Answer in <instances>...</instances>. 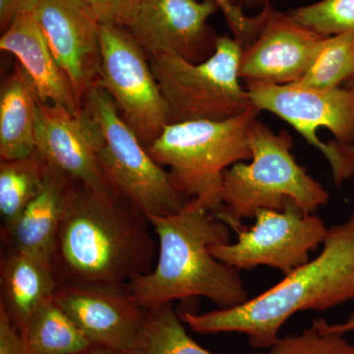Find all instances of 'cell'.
Wrapping results in <instances>:
<instances>
[{
	"label": "cell",
	"instance_id": "8992f818",
	"mask_svg": "<svg viewBox=\"0 0 354 354\" xmlns=\"http://www.w3.org/2000/svg\"><path fill=\"white\" fill-rule=\"evenodd\" d=\"M83 106L95 121L97 160L114 194L147 218L180 211L188 200L120 118L111 95L95 86Z\"/></svg>",
	"mask_w": 354,
	"mask_h": 354
},
{
	"label": "cell",
	"instance_id": "3957f363",
	"mask_svg": "<svg viewBox=\"0 0 354 354\" xmlns=\"http://www.w3.org/2000/svg\"><path fill=\"white\" fill-rule=\"evenodd\" d=\"M148 218L157 235V260L152 271L127 285L140 306L149 310L201 297L230 308L249 299L239 271L209 251L230 242V227L215 214L189 200L176 213Z\"/></svg>",
	"mask_w": 354,
	"mask_h": 354
},
{
	"label": "cell",
	"instance_id": "9c48e42d",
	"mask_svg": "<svg viewBox=\"0 0 354 354\" xmlns=\"http://www.w3.org/2000/svg\"><path fill=\"white\" fill-rule=\"evenodd\" d=\"M101 69L106 91L123 121L148 147L169 125L167 104L145 51L122 26L100 24Z\"/></svg>",
	"mask_w": 354,
	"mask_h": 354
},
{
	"label": "cell",
	"instance_id": "83f0119b",
	"mask_svg": "<svg viewBox=\"0 0 354 354\" xmlns=\"http://www.w3.org/2000/svg\"><path fill=\"white\" fill-rule=\"evenodd\" d=\"M0 354H29L24 337L0 306Z\"/></svg>",
	"mask_w": 354,
	"mask_h": 354
},
{
	"label": "cell",
	"instance_id": "603a6c76",
	"mask_svg": "<svg viewBox=\"0 0 354 354\" xmlns=\"http://www.w3.org/2000/svg\"><path fill=\"white\" fill-rule=\"evenodd\" d=\"M354 73V32L325 38L315 62L299 85L315 88L342 87Z\"/></svg>",
	"mask_w": 354,
	"mask_h": 354
},
{
	"label": "cell",
	"instance_id": "5b68a950",
	"mask_svg": "<svg viewBox=\"0 0 354 354\" xmlns=\"http://www.w3.org/2000/svg\"><path fill=\"white\" fill-rule=\"evenodd\" d=\"M259 113L253 109L232 120L169 124L146 149L158 165L169 167L172 183L188 201L216 214L223 209V174L251 158L250 127Z\"/></svg>",
	"mask_w": 354,
	"mask_h": 354
},
{
	"label": "cell",
	"instance_id": "484cf974",
	"mask_svg": "<svg viewBox=\"0 0 354 354\" xmlns=\"http://www.w3.org/2000/svg\"><path fill=\"white\" fill-rule=\"evenodd\" d=\"M144 0H87L93 15L100 24L125 27L138 11Z\"/></svg>",
	"mask_w": 354,
	"mask_h": 354
},
{
	"label": "cell",
	"instance_id": "4316f807",
	"mask_svg": "<svg viewBox=\"0 0 354 354\" xmlns=\"http://www.w3.org/2000/svg\"><path fill=\"white\" fill-rule=\"evenodd\" d=\"M218 6V10L225 16L230 29L234 37L245 48L257 34L263 21V12L255 16L246 15L245 12L239 10L232 6L228 0H212Z\"/></svg>",
	"mask_w": 354,
	"mask_h": 354
},
{
	"label": "cell",
	"instance_id": "d6a6232c",
	"mask_svg": "<svg viewBox=\"0 0 354 354\" xmlns=\"http://www.w3.org/2000/svg\"><path fill=\"white\" fill-rule=\"evenodd\" d=\"M344 86L348 88H353L354 90V73L353 74V76L348 79V82L344 84Z\"/></svg>",
	"mask_w": 354,
	"mask_h": 354
},
{
	"label": "cell",
	"instance_id": "7a4b0ae2",
	"mask_svg": "<svg viewBox=\"0 0 354 354\" xmlns=\"http://www.w3.org/2000/svg\"><path fill=\"white\" fill-rule=\"evenodd\" d=\"M354 300V214L328 230L321 253L285 274L276 286L237 306L207 313L184 312L181 320L201 335L239 333L254 348L269 349L297 312L324 311Z\"/></svg>",
	"mask_w": 354,
	"mask_h": 354
},
{
	"label": "cell",
	"instance_id": "44dd1931",
	"mask_svg": "<svg viewBox=\"0 0 354 354\" xmlns=\"http://www.w3.org/2000/svg\"><path fill=\"white\" fill-rule=\"evenodd\" d=\"M48 162L39 152L0 164L1 234L15 225L26 207L39 194L46 178Z\"/></svg>",
	"mask_w": 354,
	"mask_h": 354
},
{
	"label": "cell",
	"instance_id": "f1b7e54d",
	"mask_svg": "<svg viewBox=\"0 0 354 354\" xmlns=\"http://www.w3.org/2000/svg\"><path fill=\"white\" fill-rule=\"evenodd\" d=\"M39 0H0V28L6 31L17 16L34 13Z\"/></svg>",
	"mask_w": 354,
	"mask_h": 354
},
{
	"label": "cell",
	"instance_id": "52a82bcc",
	"mask_svg": "<svg viewBox=\"0 0 354 354\" xmlns=\"http://www.w3.org/2000/svg\"><path fill=\"white\" fill-rule=\"evenodd\" d=\"M242 44L223 35L216 50L201 64L176 55L149 58L167 104L169 124L232 120L256 109L239 78Z\"/></svg>",
	"mask_w": 354,
	"mask_h": 354
},
{
	"label": "cell",
	"instance_id": "4dcf8cb0",
	"mask_svg": "<svg viewBox=\"0 0 354 354\" xmlns=\"http://www.w3.org/2000/svg\"><path fill=\"white\" fill-rule=\"evenodd\" d=\"M234 7L245 12L246 9H262L279 0H228Z\"/></svg>",
	"mask_w": 354,
	"mask_h": 354
},
{
	"label": "cell",
	"instance_id": "836d02e7",
	"mask_svg": "<svg viewBox=\"0 0 354 354\" xmlns=\"http://www.w3.org/2000/svg\"><path fill=\"white\" fill-rule=\"evenodd\" d=\"M86 2H87V0H85Z\"/></svg>",
	"mask_w": 354,
	"mask_h": 354
},
{
	"label": "cell",
	"instance_id": "cb8c5ba5",
	"mask_svg": "<svg viewBox=\"0 0 354 354\" xmlns=\"http://www.w3.org/2000/svg\"><path fill=\"white\" fill-rule=\"evenodd\" d=\"M288 13L323 38L354 32V0H320Z\"/></svg>",
	"mask_w": 354,
	"mask_h": 354
},
{
	"label": "cell",
	"instance_id": "ffe728a7",
	"mask_svg": "<svg viewBox=\"0 0 354 354\" xmlns=\"http://www.w3.org/2000/svg\"><path fill=\"white\" fill-rule=\"evenodd\" d=\"M21 335L29 354H74L94 346L53 297L35 311Z\"/></svg>",
	"mask_w": 354,
	"mask_h": 354
},
{
	"label": "cell",
	"instance_id": "1f68e13d",
	"mask_svg": "<svg viewBox=\"0 0 354 354\" xmlns=\"http://www.w3.org/2000/svg\"><path fill=\"white\" fill-rule=\"evenodd\" d=\"M74 354H131L127 353H123V351H115V349H111L109 348H104L101 346H92L90 348L85 349V351H80Z\"/></svg>",
	"mask_w": 354,
	"mask_h": 354
},
{
	"label": "cell",
	"instance_id": "e0dca14e",
	"mask_svg": "<svg viewBox=\"0 0 354 354\" xmlns=\"http://www.w3.org/2000/svg\"><path fill=\"white\" fill-rule=\"evenodd\" d=\"M72 179L48 164L43 188L8 232L1 234L7 248L27 251L53 262L58 230Z\"/></svg>",
	"mask_w": 354,
	"mask_h": 354
},
{
	"label": "cell",
	"instance_id": "5bb4252c",
	"mask_svg": "<svg viewBox=\"0 0 354 354\" xmlns=\"http://www.w3.org/2000/svg\"><path fill=\"white\" fill-rule=\"evenodd\" d=\"M35 144L48 164L72 180L101 197H118L97 160L95 121L84 106L74 113L60 104L41 102Z\"/></svg>",
	"mask_w": 354,
	"mask_h": 354
},
{
	"label": "cell",
	"instance_id": "4fadbf2b",
	"mask_svg": "<svg viewBox=\"0 0 354 354\" xmlns=\"http://www.w3.org/2000/svg\"><path fill=\"white\" fill-rule=\"evenodd\" d=\"M53 298L95 346L136 353L147 310L137 304L127 285L62 283Z\"/></svg>",
	"mask_w": 354,
	"mask_h": 354
},
{
	"label": "cell",
	"instance_id": "ac0fdd59",
	"mask_svg": "<svg viewBox=\"0 0 354 354\" xmlns=\"http://www.w3.org/2000/svg\"><path fill=\"white\" fill-rule=\"evenodd\" d=\"M0 306L22 333L35 311L53 297L59 281L50 261L7 248L0 264Z\"/></svg>",
	"mask_w": 354,
	"mask_h": 354
},
{
	"label": "cell",
	"instance_id": "8fae6325",
	"mask_svg": "<svg viewBox=\"0 0 354 354\" xmlns=\"http://www.w3.org/2000/svg\"><path fill=\"white\" fill-rule=\"evenodd\" d=\"M216 11L212 0H144L124 28L149 58L172 55L201 64L216 50L218 36L208 19Z\"/></svg>",
	"mask_w": 354,
	"mask_h": 354
},
{
	"label": "cell",
	"instance_id": "ba28073f",
	"mask_svg": "<svg viewBox=\"0 0 354 354\" xmlns=\"http://www.w3.org/2000/svg\"><path fill=\"white\" fill-rule=\"evenodd\" d=\"M258 111L288 122L325 156L335 185L354 176V90L290 85H247Z\"/></svg>",
	"mask_w": 354,
	"mask_h": 354
},
{
	"label": "cell",
	"instance_id": "6da1fadb",
	"mask_svg": "<svg viewBox=\"0 0 354 354\" xmlns=\"http://www.w3.org/2000/svg\"><path fill=\"white\" fill-rule=\"evenodd\" d=\"M152 225L123 200L72 181L53 264L58 281L127 286L152 271L158 256Z\"/></svg>",
	"mask_w": 354,
	"mask_h": 354
},
{
	"label": "cell",
	"instance_id": "f546056e",
	"mask_svg": "<svg viewBox=\"0 0 354 354\" xmlns=\"http://www.w3.org/2000/svg\"><path fill=\"white\" fill-rule=\"evenodd\" d=\"M324 325H325L326 329L329 330V332L335 333V334L344 335L348 334V333L353 332L354 312L353 314H351L348 320L344 321V323L330 324L327 321L324 320Z\"/></svg>",
	"mask_w": 354,
	"mask_h": 354
},
{
	"label": "cell",
	"instance_id": "7c38bea8",
	"mask_svg": "<svg viewBox=\"0 0 354 354\" xmlns=\"http://www.w3.org/2000/svg\"><path fill=\"white\" fill-rule=\"evenodd\" d=\"M259 31L242 50L239 78L246 83L290 85L301 80L315 62L325 38L272 4L263 7Z\"/></svg>",
	"mask_w": 354,
	"mask_h": 354
},
{
	"label": "cell",
	"instance_id": "9a60e30c",
	"mask_svg": "<svg viewBox=\"0 0 354 354\" xmlns=\"http://www.w3.org/2000/svg\"><path fill=\"white\" fill-rule=\"evenodd\" d=\"M34 15L57 64L83 102L99 80L100 23L85 0H39Z\"/></svg>",
	"mask_w": 354,
	"mask_h": 354
},
{
	"label": "cell",
	"instance_id": "277c9868",
	"mask_svg": "<svg viewBox=\"0 0 354 354\" xmlns=\"http://www.w3.org/2000/svg\"><path fill=\"white\" fill-rule=\"evenodd\" d=\"M250 143L251 162H236L223 174V209L215 215L228 227H241L243 218H254L259 209L283 211L288 202L308 214L329 203V192L291 153L288 132L274 133L257 118L251 124Z\"/></svg>",
	"mask_w": 354,
	"mask_h": 354
},
{
	"label": "cell",
	"instance_id": "30bf717a",
	"mask_svg": "<svg viewBox=\"0 0 354 354\" xmlns=\"http://www.w3.org/2000/svg\"><path fill=\"white\" fill-rule=\"evenodd\" d=\"M254 218L250 227L234 228V243L209 247L214 257L237 271L267 266L288 274L308 262L329 230L320 216L305 213L295 202L283 211L259 209Z\"/></svg>",
	"mask_w": 354,
	"mask_h": 354
},
{
	"label": "cell",
	"instance_id": "7402d4cb",
	"mask_svg": "<svg viewBox=\"0 0 354 354\" xmlns=\"http://www.w3.org/2000/svg\"><path fill=\"white\" fill-rule=\"evenodd\" d=\"M135 354L215 353L202 348L187 334L180 316L172 304H167L147 310L143 335Z\"/></svg>",
	"mask_w": 354,
	"mask_h": 354
},
{
	"label": "cell",
	"instance_id": "d6986e66",
	"mask_svg": "<svg viewBox=\"0 0 354 354\" xmlns=\"http://www.w3.org/2000/svg\"><path fill=\"white\" fill-rule=\"evenodd\" d=\"M41 99L25 69L17 64L0 91V158L12 160L36 151L35 130Z\"/></svg>",
	"mask_w": 354,
	"mask_h": 354
},
{
	"label": "cell",
	"instance_id": "2e32d148",
	"mask_svg": "<svg viewBox=\"0 0 354 354\" xmlns=\"http://www.w3.org/2000/svg\"><path fill=\"white\" fill-rule=\"evenodd\" d=\"M0 50L17 58L31 77L41 102L60 104L74 113L82 111L83 102L51 53L34 13L21 14L2 32Z\"/></svg>",
	"mask_w": 354,
	"mask_h": 354
},
{
	"label": "cell",
	"instance_id": "d4e9b609",
	"mask_svg": "<svg viewBox=\"0 0 354 354\" xmlns=\"http://www.w3.org/2000/svg\"><path fill=\"white\" fill-rule=\"evenodd\" d=\"M264 354H354V346L344 335L326 329L323 319H317L301 334L279 337Z\"/></svg>",
	"mask_w": 354,
	"mask_h": 354
}]
</instances>
